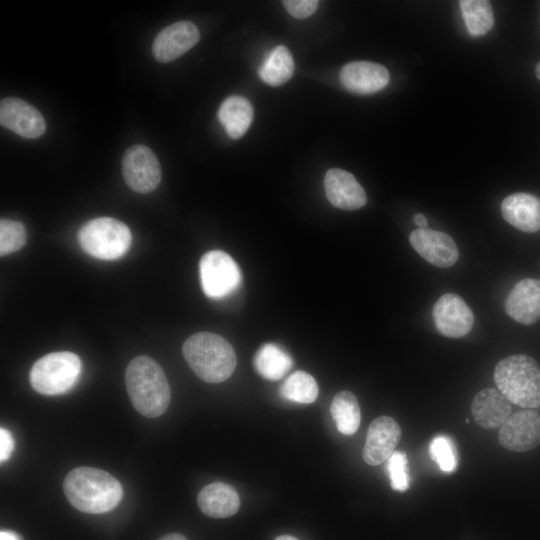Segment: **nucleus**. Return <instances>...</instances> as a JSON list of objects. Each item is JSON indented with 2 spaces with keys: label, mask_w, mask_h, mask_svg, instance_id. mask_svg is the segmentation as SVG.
<instances>
[{
  "label": "nucleus",
  "mask_w": 540,
  "mask_h": 540,
  "mask_svg": "<svg viewBox=\"0 0 540 540\" xmlns=\"http://www.w3.org/2000/svg\"><path fill=\"white\" fill-rule=\"evenodd\" d=\"M63 491L74 508L90 514L112 510L123 496L122 485L114 476L86 466L68 472L63 481Z\"/></svg>",
  "instance_id": "1"
},
{
  "label": "nucleus",
  "mask_w": 540,
  "mask_h": 540,
  "mask_svg": "<svg viewBox=\"0 0 540 540\" xmlns=\"http://www.w3.org/2000/svg\"><path fill=\"white\" fill-rule=\"evenodd\" d=\"M125 385L133 407L143 416L155 418L166 412L171 390L161 366L151 357L133 358L125 371Z\"/></svg>",
  "instance_id": "2"
},
{
  "label": "nucleus",
  "mask_w": 540,
  "mask_h": 540,
  "mask_svg": "<svg viewBox=\"0 0 540 540\" xmlns=\"http://www.w3.org/2000/svg\"><path fill=\"white\" fill-rule=\"evenodd\" d=\"M182 354L192 371L208 383L227 380L237 364L232 345L222 336L210 332L195 333L187 338Z\"/></svg>",
  "instance_id": "3"
},
{
  "label": "nucleus",
  "mask_w": 540,
  "mask_h": 540,
  "mask_svg": "<svg viewBox=\"0 0 540 540\" xmlns=\"http://www.w3.org/2000/svg\"><path fill=\"white\" fill-rule=\"evenodd\" d=\"M498 390L519 407H540V366L531 356L515 354L500 360L494 369Z\"/></svg>",
  "instance_id": "4"
},
{
  "label": "nucleus",
  "mask_w": 540,
  "mask_h": 540,
  "mask_svg": "<svg viewBox=\"0 0 540 540\" xmlns=\"http://www.w3.org/2000/svg\"><path fill=\"white\" fill-rule=\"evenodd\" d=\"M82 249L101 260H115L129 249L132 234L128 226L118 219L99 217L86 222L78 232Z\"/></svg>",
  "instance_id": "5"
},
{
  "label": "nucleus",
  "mask_w": 540,
  "mask_h": 540,
  "mask_svg": "<svg viewBox=\"0 0 540 540\" xmlns=\"http://www.w3.org/2000/svg\"><path fill=\"white\" fill-rule=\"evenodd\" d=\"M81 369V360L75 353L52 352L33 364L29 373L30 384L43 395L64 394L75 385Z\"/></svg>",
  "instance_id": "6"
},
{
  "label": "nucleus",
  "mask_w": 540,
  "mask_h": 540,
  "mask_svg": "<svg viewBox=\"0 0 540 540\" xmlns=\"http://www.w3.org/2000/svg\"><path fill=\"white\" fill-rule=\"evenodd\" d=\"M199 275L204 294L221 299L234 293L242 282L238 264L224 251L212 250L199 261Z\"/></svg>",
  "instance_id": "7"
},
{
  "label": "nucleus",
  "mask_w": 540,
  "mask_h": 540,
  "mask_svg": "<svg viewBox=\"0 0 540 540\" xmlns=\"http://www.w3.org/2000/svg\"><path fill=\"white\" fill-rule=\"evenodd\" d=\"M122 175L127 186L141 194L154 191L161 181V167L154 152L145 145L127 149L122 159Z\"/></svg>",
  "instance_id": "8"
},
{
  "label": "nucleus",
  "mask_w": 540,
  "mask_h": 540,
  "mask_svg": "<svg viewBox=\"0 0 540 540\" xmlns=\"http://www.w3.org/2000/svg\"><path fill=\"white\" fill-rule=\"evenodd\" d=\"M498 440L513 452H526L540 444V413L524 409L510 415L500 427Z\"/></svg>",
  "instance_id": "9"
},
{
  "label": "nucleus",
  "mask_w": 540,
  "mask_h": 540,
  "mask_svg": "<svg viewBox=\"0 0 540 540\" xmlns=\"http://www.w3.org/2000/svg\"><path fill=\"white\" fill-rule=\"evenodd\" d=\"M432 317L438 332L449 338L466 336L474 322L472 310L463 298L455 293H446L436 301Z\"/></svg>",
  "instance_id": "10"
},
{
  "label": "nucleus",
  "mask_w": 540,
  "mask_h": 540,
  "mask_svg": "<svg viewBox=\"0 0 540 540\" xmlns=\"http://www.w3.org/2000/svg\"><path fill=\"white\" fill-rule=\"evenodd\" d=\"M409 242L422 258L439 268L451 267L459 258L456 243L450 235L441 231L415 229L409 235Z\"/></svg>",
  "instance_id": "11"
},
{
  "label": "nucleus",
  "mask_w": 540,
  "mask_h": 540,
  "mask_svg": "<svg viewBox=\"0 0 540 540\" xmlns=\"http://www.w3.org/2000/svg\"><path fill=\"white\" fill-rule=\"evenodd\" d=\"M0 123L16 134L29 139L40 137L46 130L42 114L25 100L16 97L1 100Z\"/></svg>",
  "instance_id": "12"
},
{
  "label": "nucleus",
  "mask_w": 540,
  "mask_h": 540,
  "mask_svg": "<svg viewBox=\"0 0 540 540\" xmlns=\"http://www.w3.org/2000/svg\"><path fill=\"white\" fill-rule=\"evenodd\" d=\"M199 38V30L192 22H175L157 34L152 45V54L160 63L171 62L194 47Z\"/></svg>",
  "instance_id": "13"
},
{
  "label": "nucleus",
  "mask_w": 540,
  "mask_h": 540,
  "mask_svg": "<svg viewBox=\"0 0 540 540\" xmlns=\"http://www.w3.org/2000/svg\"><path fill=\"white\" fill-rule=\"evenodd\" d=\"M401 438V428L392 417L380 416L369 425L363 460L372 466L379 465L394 453Z\"/></svg>",
  "instance_id": "14"
},
{
  "label": "nucleus",
  "mask_w": 540,
  "mask_h": 540,
  "mask_svg": "<svg viewBox=\"0 0 540 540\" xmlns=\"http://www.w3.org/2000/svg\"><path fill=\"white\" fill-rule=\"evenodd\" d=\"M390 80L387 69L370 61H353L340 71V81L348 91L367 95L382 90Z\"/></svg>",
  "instance_id": "15"
},
{
  "label": "nucleus",
  "mask_w": 540,
  "mask_h": 540,
  "mask_svg": "<svg viewBox=\"0 0 540 540\" xmlns=\"http://www.w3.org/2000/svg\"><path fill=\"white\" fill-rule=\"evenodd\" d=\"M505 312L516 322L531 325L540 319V280L524 278L509 292Z\"/></svg>",
  "instance_id": "16"
},
{
  "label": "nucleus",
  "mask_w": 540,
  "mask_h": 540,
  "mask_svg": "<svg viewBox=\"0 0 540 540\" xmlns=\"http://www.w3.org/2000/svg\"><path fill=\"white\" fill-rule=\"evenodd\" d=\"M324 188L329 202L342 210H356L367 202L363 187L353 174L333 168L324 177Z\"/></svg>",
  "instance_id": "17"
},
{
  "label": "nucleus",
  "mask_w": 540,
  "mask_h": 540,
  "mask_svg": "<svg viewBox=\"0 0 540 540\" xmlns=\"http://www.w3.org/2000/svg\"><path fill=\"white\" fill-rule=\"evenodd\" d=\"M503 218L516 229L534 233L540 230V199L529 193L518 192L501 203Z\"/></svg>",
  "instance_id": "18"
},
{
  "label": "nucleus",
  "mask_w": 540,
  "mask_h": 540,
  "mask_svg": "<svg viewBox=\"0 0 540 540\" xmlns=\"http://www.w3.org/2000/svg\"><path fill=\"white\" fill-rule=\"evenodd\" d=\"M511 403L495 388L479 391L471 403V414L475 422L485 429H496L511 415Z\"/></svg>",
  "instance_id": "19"
},
{
  "label": "nucleus",
  "mask_w": 540,
  "mask_h": 540,
  "mask_svg": "<svg viewBox=\"0 0 540 540\" xmlns=\"http://www.w3.org/2000/svg\"><path fill=\"white\" fill-rule=\"evenodd\" d=\"M197 504L201 512L211 518H227L239 510L240 498L233 486L213 482L200 490Z\"/></svg>",
  "instance_id": "20"
},
{
  "label": "nucleus",
  "mask_w": 540,
  "mask_h": 540,
  "mask_svg": "<svg viewBox=\"0 0 540 540\" xmlns=\"http://www.w3.org/2000/svg\"><path fill=\"white\" fill-rule=\"evenodd\" d=\"M253 114V107L246 98L233 95L220 105L218 119L229 137L239 139L247 132Z\"/></svg>",
  "instance_id": "21"
},
{
  "label": "nucleus",
  "mask_w": 540,
  "mask_h": 540,
  "mask_svg": "<svg viewBox=\"0 0 540 540\" xmlns=\"http://www.w3.org/2000/svg\"><path fill=\"white\" fill-rule=\"evenodd\" d=\"M253 367L259 376L266 380L281 379L292 367L289 353L275 343H264L253 357Z\"/></svg>",
  "instance_id": "22"
},
{
  "label": "nucleus",
  "mask_w": 540,
  "mask_h": 540,
  "mask_svg": "<svg viewBox=\"0 0 540 540\" xmlns=\"http://www.w3.org/2000/svg\"><path fill=\"white\" fill-rule=\"evenodd\" d=\"M294 73V60L291 52L284 45L275 47L258 69L260 79L270 86H280L287 82Z\"/></svg>",
  "instance_id": "23"
},
{
  "label": "nucleus",
  "mask_w": 540,
  "mask_h": 540,
  "mask_svg": "<svg viewBox=\"0 0 540 540\" xmlns=\"http://www.w3.org/2000/svg\"><path fill=\"white\" fill-rule=\"evenodd\" d=\"M330 412L340 433L352 435L358 430L361 420L360 407L352 392H338L332 400Z\"/></svg>",
  "instance_id": "24"
},
{
  "label": "nucleus",
  "mask_w": 540,
  "mask_h": 540,
  "mask_svg": "<svg viewBox=\"0 0 540 540\" xmlns=\"http://www.w3.org/2000/svg\"><path fill=\"white\" fill-rule=\"evenodd\" d=\"M462 16L469 33L473 36L487 34L494 25L492 6L486 0L459 1Z\"/></svg>",
  "instance_id": "25"
},
{
  "label": "nucleus",
  "mask_w": 540,
  "mask_h": 540,
  "mask_svg": "<svg viewBox=\"0 0 540 540\" xmlns=\"http://www.w3.org/2000/svg\"><path fill=\"white\" fill-rule=\"evenodd\" d=\"M316 380L305 371H295L289 375L279 389L280 396L289 401L310 404L318 396Z\"/></svg>",
  "instance_id": "26"
},
{
  "label": "nucleus",
  "mask_w": 540,
  "mask_h": 540,
  "mask_svg": "<svg viewBox=\"0 0 540 540\" xmlns=\"http://www.w3.org/2000/svg\"><path fill=\"white\" fill-rule=\"evenodd\" d=\"M431 459L437 463L441 471L453 472L458 463L456 447L452 439L447 435L435 436L429 445Z\"/></svg>",
  "instance_id": "27"
},
{
  "label": "nucleus",
  "mask_w": 540,
  "mask_h": 540,
  "mask_svg": "<svg viewBox=\"0 0 540 540\" xmlns=\"http://www.w3.org/2000/svg\"><path fill=\"white\" fill-rule=\"evenodd\" d=\"M27 241V232L23 223L15 220L0 221V255L5 256L21 249Z\"/></svg>",
  "instance_id": "28"
},
{
  "label": "nucleus",
  "mask_w": 540,
  "mask_h": 540,
  "mask_svg": "<svg viewBox=\"0 0 540 540\" xmlns=\"http://www.w3.org/2000/svg\"><path fill=\"white\" fill-rule=\"evenodd\" d=\"M387 470L393 490L404 492L409 488L408 460L404 452L394 451L388 458Z\"/></svg>",
  "instance_id": "29"
},
{
  "label": "nucleus",
  "mask_w": 540,
  "mask_h": 540,
  "mask_svg": "<svg viewBox=\"0 0 540 540\" xmlns=\"http://www.w3.org/2000/svg\"><path fill=\"white\" fill-rule=\"evenodd\" d=\"M318 4L319 2L316 0L283 1V5L288 13L297 19H304L311 16L317 10Z\"/></svg>",
  "instance_id": "30"
},
{
  "label": "nucleus",
  "mask_w": 540,
  "mask_h": 540,
  "mask_svg": "<svg viewBox=\"0 0 540 540\" xmlns=\"http://www.w3.org/2000/svg\"><path fill=\"white\" fill-rule=\"evenodd\" d=\"M14 449V441L11 433L4 429H0V461L7 460Z\"/></svg>",
  "instance_id": "31"
},
{
  "label": "nucleus",
  "mask_w": 540,
  "mask_h": 540,
  "mask_svg": "<svg viewBox=\"0 0 540 540\" xmlns=\"http://www.w3.org/2000/svg\"><path fill=\"white\" fill-rule=\"evenodd\" d=\"M413 222L418 228H427L428 225L426 217L421 213L414 215Z\"/></svg>",
  "instance_id": "32"
},
{
  "label": "nucleus",
  "mask_w": 540,
  "mask_h": 540,
  "mask_svg": "<svg viewBox=\"0 0 540 540\" xmlns=\"http://www.w3.org/2000/svg\"><path fill=\"white\" fill-rule=\"evenodd\" d=\"M158 540H187V538L179 533H168L160 537Z\"/></svg>",
  "instance_id": "33"
},
{
  "label": "nucleus",
  "mask_w": 540,
  "mask_h": 540,
  "mask_svg": "<svg viewBox=\"0 0 540 540\" xmlns=\"http://www.w3.org/2000/svg\"><path fill=\"white\" fill-rule=\"evenodd\" d=\"M0 540H20L19 537L13 533L8 531H1L0 533Z\"/></svg>",
  "instance_id": "34"
},
{
  "label": "nucleus",
  "mask_w": 540,
  "mask_h": 540,
  "mask_svg": "<svg viewBox=\"0 0 540 540\" xmlns=\"http://www.w3.org/2000/svg\"><path fill=\"white\" fill-rule=\"evenodd\" d=\"M275 540H298V539L290 535H280L276 537Z\"/></svg>",
  "instance_id": "35"
},
{
  "label": "nucleus",
  "mask_w": 540,
  "mask_h": 540,
  "mask_svg": "<svg viewBox=\"0 0 540 540\" xmlns=\"http://www.w3.org/2000/svg\"><path fill=\"white\" fill-rule=\"evenodd\" d=\"M535 72L537 78L540 80V62H538V64L536 65Z\"/></svg>",
  "instance_id": "36"
}]
</instances>
